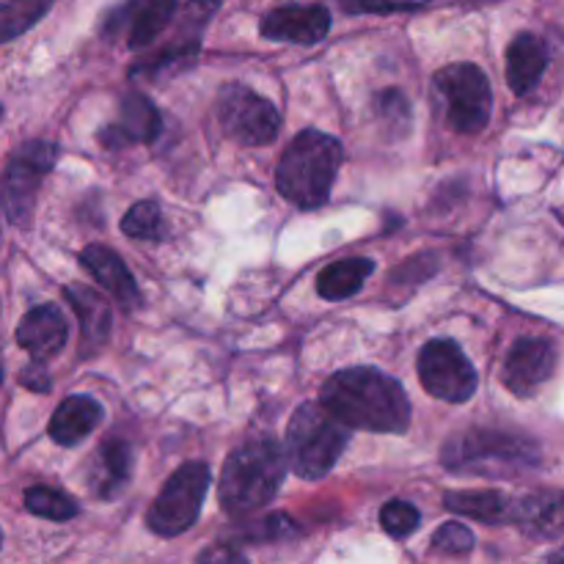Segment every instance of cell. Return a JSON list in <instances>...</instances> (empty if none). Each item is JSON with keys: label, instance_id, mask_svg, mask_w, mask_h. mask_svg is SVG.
Masks as SVG:
<instances>
[{"label": "cell", "instance_id": "obj_23", "mask_svg": "<svg viewBox=\"0 0 564 564\" xmlns=\"http://www.w3.org/2000/svg\"><path fill=\"white\" fill-rule=\"evenodd\" d=\"M66 301H69L72 312L80 319V334L91 350L102 347L110 336V308L102 295L80 284L66 286Z\"/></svg>", "mask_w": 564, "mask_h": 564}, {"label": "cell", "instance_id": "obj_12", "mask_svg": "<svg viewBox=\"0 0 564 564\" xmlns=\"http://www.w3.org/2000/svg\"><path fill=\"white\" fill-rule=\"evenodd\" d=\"M556 372V347L549 339H518L501 367V383L516 397H532Z\"/></svg>", "mask_w": 564, "mask_h": 564}, {"label": "cell", "instance_id": "obj_17", "mask_svg": "<svg viewBox=\"0 0 564 564\" xmlns=\"http://www.w3.org/2000/svg\"><path fill=\"white\" fill-rule=\"evenodd\" d=\"M512 523L521 527L523 534L540 540L564 538V494L560 490H540L516 501Z\"/></svg>", "mask_w": 564, "mask_h": 564}, {"label": "cell", "instance_id": "obj_35", "mask_svg": "<svg viewBox=\"0 0 564 564\" xmlns=\"http://www.w3.org/2000/svg\"><path fill=\"white\" fill-rule=\"evenodd\" d=\"M0 119H3V105H0Z\"/></svg>", "mask_w": 564, "mask_h": 564}, {"label": "cell", "instance_id": "obj_33", "mask_svg": "<svg viewBox=\"0 0 564 564\" xmlns=\"http://www.w3.org/2000/svg\"><path fill=\"white\" fill-rule=\"evenodd\" d=\"M549 562H564V551H560V554H551Z\"/></svg>", "mask_w": 564, "mask_h": 564}, {"label": "cell", "instance_id": "obj_20", "mask_svg": "<svg viewBox=\"0 0 564 564\" xmlns=\"http://www.w3.org/2000/svg\"><path fill=\"white\" fill-rule=\"evenodd\" d=\"M549 66V47L534 33H518L507 50V83L518 97L532 91Z\"/></svg>", "mask_w": 564, "mask_h": 564}, {"label": "cell", "instance_id": "obj_21", "mask_svg": "<svg viewBox=\"0 0 564 564\" xmlns=\"http://www.w3.org/2000/svg\"><path fill=\"white\" fill-rule=\"evenodd\" d=\"M132 449L127 441L108 438L97 449V460L91 466V490L102 501H113L116 494L130 482Z\"/></svg>", "mask_w": 564, "mask_h": 564}, {"label": "cell", "instance_id": "obj_29", "mask_svg": "<svg viewBox=\"0 0 564 564\" xmlns=\"http://www.w3.org/2000/svg\"><path fill=\"white\" fill-rule=\"evenodd\" d=\"M474 549V532L466 527V523L449 521L433 534V551L446 556H457V554H468Z\"/></svg>", "mask_w": 564, "mask_h": 564}, {"label": "cell", "instance_id": "obj_18", "mask_svg": "<svg viewBox=\"0 0 564 564\" xmlns=\"http://www.w3.org/2000/svg\"><path fill=\"white\" fill-rule=\"evenodd\" d=\"M80 264L124 308H135L141 303V290H138L135 279L116 251L105 246H86L80 251Z\"/></svg>", "mask_w": 564, "mask_h": 564}, {"label": "cell", "instance_id": "obj_15", "mask_svg": "<svg viewBox=\"0 0 564 564\" xmlns=\"http://www.w3.org/2000/svg\"><path fill=\"white\" fill-rule=\"evenodd\" d=\"M328 31L330 14L325 6H281L262 20V36L270 42L317 44Z\"/></svg>", "mask_w": 564, "mask_h": 564}, {"label": "cell", "instance_id": "obj_22", "mask_svg": "<svg viewBox=\"0 0 564 564\" xmlns=\"http://www.w3.org/2000/svg\"><path fill=\"white\" fill-rule=\"evenodd\" d=\"M444 507L455 516L482 523H512L516 499L499 490H449Z\"/></svg>", "mask_w": 564, "mask_h": 564}, {"label": "cell", "instance_id": "obj_5", "mask_svg": "<svg viewBox=\"0 0 564 564\" xmlns=\"http://www.w3.org/2000/svg\"><path fill=\"white\" fill-rule=\"evenodd\" d=\"M323 402H303L286 427V460L301 479H323L339 463L350 433Z\"/></svg>", "mask_w": 564, "mask_h": 564}, {"label": "cell", "instance_id": "obj_10", "mask_svg": "<svg viewBox=\"0 0 564 564\" xmlns=\"http://www.w3.org/2000/svg\"><path fill=\"white\" fill-rule=\"evenodd\" d=\"M419 380L424 391L441 402L460 405L477 394V369L463 347L452 339H433L419 352Z\"/></svg>", "mask_w": 564, "mask_h": 564}, {"label": "cell", "instance_id": "obj_34", "mask_svg": "<svg viewBox=\"0 0 564 564\" xmlns=\"http://www.w3.org/2000/svg\"><path fill=\"white\" fill-rule=\"evenodd\" d=\"M0 383H3V369H0Z\"/></svg>", "mask_w": 564, "mask_h": 564}, {"label": "cell", "instance_id": "obj_31", "mask_svg": "<svg viewBox=\"0 0 564 564\" xmlns=\"http://www.w3.org/2000/svg\"><path fill=\"white\" fill-rule=\"evenodd\" d=\"M378 110L386 124L400 127V132H408V127H411V105H408L405 94L394 91V88L383 91L378 97Z\"/></svg>", "mask_w": 564, "mask_h": 564}, {"label": "cell", "instance_id": "obj_28", "mask_svg": "<svg viewBox=\"0 0 564 564\" xmlns=\"http://www.w3.org/2000/svg\"><path fill=\"white\" fill-rule=\"evenodd\" d=\"M380 523H383V529L391 538L405 540L419 529V510L413 505H408V501L394 499L380 510Z\"/></svg>", "mask_w": 564, "mask_h": 564}, {"label": "cell", "instance_id": "obj_7", "mask_svg": "<svg viewBox=\"0 0 564 564\" xmlns=\"http://www.w3.org/2000/svg\"><path fill=\"white\" fill-rule=\"evenodd\" d=\"M213 485L207 463H185L163 485L160 496L147 512V527L158 538H180L202 516L204 499Z\"/></svg>", "mask_w": 564, "mask_h": 564}, {"label": "cell", "instance_id": "obj_25", "mask_svg": "<svg viewBox=\"0 0 564 564\" xmlns=\"http://www.w3.org/2000/svg\"><path fill=\"white\" fill-rule=\"evenodd\" d=\"M53 0H6L0 3V44L22 36L50 11Z\"/></svg>", "mask_w": 564, "mask_h": 564}, {"label": "cell", "instance_id": "obj_27", "mask_svg": "<svg viewBox=\"0 0 564 564\" xmlns=\"http://www.w3.org/2000/svg\"><path fill=\"white\" fill-rule=\"evenodd\" d=\"M121 231L132 240H163L165 224L163 213L154 202L132 204L130 213L121 218Z\"/></svg>", "mask_w": 564, "mask_h": 564}, {"label": "cell", "instance_id": "obj_11", "mask_svg": "<svg viewBox=\"0 0 564 564\" xmlns=\"http://www.w3.org/2000/svg\"><path fill=\"white\" fill-rule=\"evenodd\" d=\"M218 11V0H193L185 6L180 22H176V36L171 39L165 47H160L152 58H147L143 64H138L132 69V75H174L182 66L193 64L196 61L198 47H202V33L209 25V20Z\"/></svg>", "mask_w": 564, "mask_h": 564}, {"label": "cell", "instance_id": "obj_2", "mask_svg": "<svg viewBox=\"0 0 564 564\" xmlns=\"http://www.w3.org/2000/svg\"><path fill=\"white\" fill-rule=\"evenodd\" d=\"M286 474V452L279 441H248L231 452L224 463L218 482L220 507L231 518H246L262 510L279 494Z\"/></svg>", "mask_w": 564, "mask_h": 564}, {"label": "cell", "instance_id": "obj_1", "mask_svg": "<svg viewBox=\"0 0 564 564\" xmlns=\"http://www.w3.org/2000/svg\"><path fill=\"white\" fill-rule=\"evenodd\" d=\"M323 405L352 430L402 435L411 427V402L400 380L375 367L336 372L323 386Z\"/></svg>", "mask_w": 564, "mask_h": 564}, {"label": "cell", "instance_id": "obj_30", "mask_svg": "<svg viewBox=\"0 0 564 564\" xmlns=\"http://www.w3.org/2000/svg\"><path fill=\"white\" fill-rule=\"evenodd\" d=\"M430 0H339L347 14H397V11H416Z\"/></svg>", "mask_w": 564, "mask_h": 564}, {"label": "cell", "instance_id": "obj_13", "mask_svg": "<svg viewBox=\"0 0 564 564\" xmlns=\"http://www.w3.org/2000/svg\"><path fill=\"white\" fill-rule=\"evenodd\" d=\"M176 14V0H127L121 9L110 11L105 33H124L127 47L143 50L171 25Z\"/></svg>", "mask_w": 564, "mask_h": 564}, {"label": "cell", "instance_id": "obj_9", "mask_svg": "<svg viewBox=\"0 0 564 564\" xmlns=\"http://www.w3.org/2000/svg\"><path fill=\"white\" fill-rule=\"evenodd\" d=\"M215 113L226 135L242 147H268L279 138L281 116L275 105L240 83L220 88Z\"/></svg>", "mask_w": 564, "mask_h": 564}, {"label": "cell", "instance_id": "obj_14", "mask_svg": "<svg viewBox=\"0 0 564 564\" xmlns=\"http://www.w3.org/2000/svg\"><path fill=\"white\" fill-rule=\"evenodd\" d=\"M163 130L158 108L149 102V97L132 91L121 99L119 116L99 132V141L105 149H121L130 143H152Z\"/></svg>", "mask_w": 564, "mask_h": 564}, {"label": "cell", "instance_id": "obj_26", "mask_svg": "<svg viewBox=\"0 0 564 564\" xmlns=\"http://www.w3.org/2000/svg\"><path fill=\"white\" fill-rule=\"evenodd\" d=\"M25 510L33 512V516L44 518V521L64 523L72 521V518L80 512L77 501L72 496L61 494L55 488H44V485H36V488L25 490Z\"/></svg>", "mask_w": 564, "mask_h": 564}, {"label": "cell", "instance_id": "obj_6", "mask_svg": "<svg viewBox=\"0 0 564 564\" xmlns=\"http://www.w3.org/2000/svg\"><path fill=\"white\" fill-rule=\"evenodd\" d=\"M433 91L446 124L463 135L485 130L494 113V91L488 75L474 64H449L433 77Z\"/></svg>", "mask_w": 564, "mask_h": 564}, {"label": "cell", "instance_id": "obj_19", "mask_svg": "<svg viewBox=\"0 0 564 564\" xmlns=\"http://www.w3.org/2000/svg\"><path fill=\"white\" fill-rule=\"evenodd\" d=\"M105 411L94 397L72 394L55 408L50 419V438L61 446H77L99 427Z\"/></svg>", "mask_w": 564, "mask_h": 564}, {"label": "cell", "instance_id": "obj_32", "mask_svg": "<svg viewBox=\"0 0 564 564\" xmlns=\"http://www.w3.org/2000/svg\"><path fill=\"white\" fill-rule=\"evenodd\" d=\"M20 383L31 391H42V394L44 391H50V375L44 372L42 361H33L31 367L20 375Z\"/></svg>", "mask_w": 564, "mask_h": 564}, {"label": "cell", "instance_id": "obj_3", "mask_svg": "<svg viewBox=\"0 0 564 564\" xmlns=\"http://www.w3.org/2000/svg\"><path fill=\"white\" fill-rule=\"evenodd\" d=\"M345 160L339 138L319 130H303L292 138L281 154L275 185L290 204L301 209H317L328 202L330 187Z\"/></svg>", "mask_w": 564, "mask_h": 564}, {"label": "cell", "instance_id": "obj_8", "mask_svg": "<svg viewBox=\"0 0 564 564\" xmlns=\"http://www.w3.org/2000/svg\"><path fill=\"white\" fill-rule=\"evenodd\" d=\"M58 160V147L47 141H28L9 158L0 180V204L11 224H31L39 187Z\"/></svg>", "mask_w": 564, "mask_h": 564}, {"label": "cell", "instance_id": "obj_16", "mask_svg": "<svg viewBox=\"0 0 564 564\" xmlns=\"http://www.w3.org/2000/svg\"><path fill=\"white\" fill-rule=\"evenodd\" d=\"M66 339H69V323L61 314L58 306L44 303V306L31 308L17 325V345L33 358V361H50L64 350Z\"/></svg>", "mask_w": 564, "mask_h": 564}, {"label": "cell", "instance_id": "obj_4", "mask_svg": "<svg viewBox=\"0 0 564 564\" xmlns=\"http://www.w3.org/2000/svg\"><path fill=\"white\" fill-rule=\"evenodd\" d=\"M441 463L457 474L516 479L540 468V446L532 438L501 430H468L446 441Z\"/></svg>", "mask_w": 564, "mask_h": 564}, {"label": "cell", "instance_id": "obj_24", "mask_svg": "<svg viewBox=\"0 0 564 564\" xmlns=\"http://www.w3.org/2000/svg\"><path fill=\"white\" fill-rule=\"evenodd\" d=\"M372 273H375L372 259H364V257L341 259V262L328 264V268L319 273L317 292L323 301H334V303L347 301V297L361 292V286L367 284V279Z\"/></svg>", "mask_w": 564, "mask_h": 564}, {"label": "cell", "instance_id": "obj_36", "mask_svg": "<svg viewBox=\"0 0 564 564\" xmlns=\"http://www.w3.org/2000/svg\"><path fill=\"white\" fill-rule=\"evenodd\" d=\"M0 543H3V534H0Z\"/></svg>", "mask_w": 564, "mask_h": 564}]
</instances>
